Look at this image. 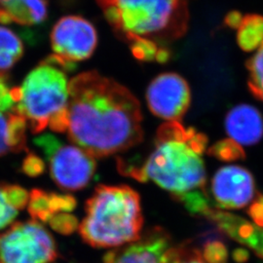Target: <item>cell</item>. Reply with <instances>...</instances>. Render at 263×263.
I'll return each instance as SVG.
<instances>
[{
	"label": "cell",
	"instance_id": "6da1fadb",
	"mask_svg": "<svg viewBox=\"0 0 263 263\" xmlns=\"http://www.w3.org/2000/svg\"><path fill=\"white\" fill-rule=\"evenodd\" d=\"M141 104L131 92L97 71L68 83L66 133L94 158L128 151L143 140Z\"/></svg>",
	"mask_w": 263,
	"mask_h": 263
},
{
	"label": "cell",
	"instance_id": "7a4b0ae2",
	"mask_svg": "<svg viewBox=\"0 0 263 263\" xmlns=\"http://www.w3.org/2000/svg\"><path fill=\"white\" fill-rule=\"evenodd\" d=\"M207 137L179 122L163 124L156 136L154 149L147 160L136 166L119 161L120 172L146 182L152 180L170 192L192 215L206 216L210 200L206 191V169L202 154Z\"/></svg>",
	"mask_w": 263,
	"mask_h": 263
},
{
	"label": "cell",
	"instance_id": "3957f363",
	"mask_svg": "<svg viewBox=\"0 0 263 263\" xmlns=\"http://www.w3.org/2000/svg\"><path fill=\"white\" fill-rule=\"evenodd\" d=\"M85 213L78 229L82 240L93 248L121 247L141 238V199L127 185H99L88 199Z\"/></svg>",
	"mask_w": 263,
	"mask_h": 263
},
{
	"label": "cell",
	"instance_id": "277c9868",
	"mask_svg": "<svg viewBox=\"0 0 263 263\" xmlns=\"http://www.w3.org/2000/svg\"><path fill=\"white\" fill-rule=\"evenodd\" d=\"M97 1L109 25L129 42L141 38L156 43L174 40L187 28V7L183 0Z\"/></svg>",
	"mask_w": 263,
	"mask_h": 263
},
{
	"label": "cell",
	"instance_id": "5b68a950",
	"mask_svg": "<svg viewBox=\"0 0 263 263\" xmlns=\"http://www.w3.org/2000/svg\"><path fill=\"white\" fill-rule=\"evenodd\" d=\"M68 83L65 67L51 55L16 88L20 112L32 134H39L47 127L57 133H66Z\"/></svg>",
	"mask_w": 263,
	"mask_h": 263
},
{
	"label": "cell",
	"instance_id": "8992f818",
	"mask_svg": "<svg viewBox=\"0 0 263 263\" xmlns=\"http://www.w3.org/2000/svg\"><path fill=\"white\" fill-rule=\"evenodd\" d=\"M34 144L44 155L51 178L61 189L77 191L93 179L96 160L79 146L66 143L51 134L39 136L34 139Z\"/></svg>",
	"mask_w": 263,
	"mask_h": 263
},
{
	"label": "cell",
	"instance_id": "52a82bcc",
	"mask_svg": "<svg viewBox=\"0 0 263 263\" xmlns=\"http://www.w3.org/2000/svg\"><path fill=\"white\" fill-rule=\"evenodd\" d=\"M57 257L53 237L36 220L14 223L0 233V263H54Z\"/></svg>",
	"mask_w": 263,
	"mask_h": 263
},
{
	"label": "cell",
	"instance_id": "ba28073f",
	"mask_svg": "<svg viewBox=\"0 0 263 263\" xmlns=\"http://www.w3.org/2000/svg\"><path fill=\"white\" fill-rule=\"evenodd\" d=\"M98 36L94 26L79 16H66L57 22L51 32L54 56L71 71L76 63L89 59L97 47Z\"/></svg>",
	"mask_w": 263,
	"mask_h": 263
},
{
	"label": "cell",
	"instance_id": "9c48e42d",
	"mask_svg": "<svg viewBox=\"0 0 263 263\" xmlns=\"http://www.w3.org/2000/svg\"><path fill=\"white\" fill-rule=\"evenodd\" d=\"M151 112L168 122H179L187 111L191 93L187 82L177 73L157 76L146 92Z\"/></svg>",
	"mask_w": 263,
	"mask_h": 263
},
{
	"label": "cell",
	"instance_id": "30bf717a",
	"mask_svg": "<svg viewBox=\"0 0 263 263\" xmlns=\"http://www.w3.org/2000/svg\"><path fill=\"white\" fill-rule=\"evenodd\" d=\"M28 124L20 112L16 88L0 73V156L27 151Z\"/></svg>",
	"mask_w": 263,
	"mask_h": 263
},
{
	"label": "cell",
	"instance_id": "8fae6325",
	"mask_svg": "<svg viewBox=\"0 0 263 263\" xmlns=\"http://www.w3.org/2000/svg\"><path fill=\"white\" fill-rule=\"evenodd\" d=\"M255 185L252 174L238 166L218 170L212 180V194L217 207L240 210L247 207L254 197Z\"/></svg>",
	"mask_w": 263,
	"mask_h": 263
},
{
	"label": "cell",
	"instance_id": "7c38bea8",
	"mask_svg": "<svg viewBox=\"0 0 263 263\" xmlns=\"http://www.w3.org/2000/svg\"><path fill=\"white\" fill-rule=\"evenodd\" d=\"M170 248L171 237L166 230L153 227L138 241L108 252L104 256V263H164Z\"/></svg>",
	"mask_w": 263,
	"mask_h": 263
},
{
	"label": "cell",
	"instance_id": "4fadbf2b",
	"mask_svg": "<svg viewBox=\"0 0 263 263\" xmlns=\"http://www.w3.org/2000/svg\"><path fill=\"white\" fill-rule=\"evenodd\" d=\"M226 132L240 145H254L262 139L263 118L252 105L240 104L226 116Z\"/></svg>",
	"mask_w": 263,
	"mask_h": 263
},
{
	"label": "cell",
	"instance_id": "5bb4252c",
	"mask_svg": "<svg viewBox=\"0 0 263 263\" xmlns=\"http://www.w3.org/2000/svg\"><path fill=\"white\" fill-rule=\"evenodd\" d=\"M210 219L226 235L250 247L257 256L263 259V228L252 224L244 218L219 210L213 211Z\"/></svg>",
	"mask_w": 263,
	"mask_h": 263
},
{
	"label": "cell",
	"instance_id": "9a60e30c",
	"mask_svg": "<svg viewBox=\"0 0 263 263\" xmlns=\"http://www.w3.org/2000/svg\"><path fill=\"white\" fill-rule=\"evenodd\" d=\"M46 0H0V23L34 26L47 18Z\"/></svg>",
	"mask_w": 263,
	"mask_h": 263
},
{
	"label": "cell",
	"instance_id": "2e32d148",
	"mask_svg": "<svg viewBox=\"0 0 263 263\" xmlns=\"http://www.w3.org/2000/svg\"><path fill=\"white\" fill-rule=\"evenodd\" d=\"M76 206V199L69 195L48 193L40 189H34L29 194L28 212L36 221L49 222L52 217L70 212Z\"/></svg>",
	"mask_w": 263,
	"mask_h": 263
},
{
	"label": "cell",
	"instance_id": "e0dca14e",
	"mask_svg": "<svg viewBox=\"0 0 263 263\" xmlns=\"http://www.w3.org/2000/svg\"><path fill=\"white\" fill-rule=\"evenodd\" d=\"M29 195L16 184H0V230L10 226L28 205Z\"/></svg>",
	"mask_w": 263,
	"mask_h": 263
},
{
	"label": "cell",
	"instance_id": "ac0fdd59",
	"mask_svg": "<svg viewBox=\"0 0 263 263\" xmlns=\"http://www.w3.org/2000/svg\"><path fill=\"white\" fill-rule=\"evenodd\" d=\"M237 41L246 52L254 51L263 42V17L260 15H247L238 28Z\"/></svg>",
	"mask_w": 263,
	"mask_h": 263
},
{
	"label": "cell",
	"instance_id": "d6986e66",
	"mask_svg": "<svg viewBox=\"0 0 263 263\" xmlns=\"http://www.w3.org/2000/svg\"><path fill=\"white\" fill-rule=\"evenodd\" d=\"M24 55L19 36L9 28L0 27V73H6Z\"/></svg>",
	"mask_w": 263,
	"mask_h": 263
},
{
	"label": "cell",
	"instance_id": "ffe728a7",
	"mask_svg": "<svg viewBox=\"0 0 263 263\" xmlns=\"http://www.w3.org/2000/svg\"><path fill=\"white\" fill-rule=\"evenodd\" d=\"M249 87L254 97L263 101V42L257 52L247 64Z\"/></svg>",
	"mask_w": 263,
	"mask_h": 263
},
{
	"label": "cell",
	"instance_id": "44dd1931",
	"mask_svg": "<svg viewBox=\"0 0 263 263\" xmlns=\"http://www.w3.org/2000/svg\"><path fill=\"white\" fill-rule=\"evenodd\" d=\"M209 152L212 156L221 161H235L245 158V152L242 145L231 139L216 142L215 145L210 148Z\"/></svg>",
	"mask_w": 263,
	"mask_h": 263
},
{
	"label": "cell",
	"instance_id": "7402d4cb",
	"mask_svg": "<svg viewBox=\"0 0 263 263\" xmlns=\"http://www.w3.org/2000/svg\"><path fill=\"white\" fill-rule=\"evenodd\" d=\"M164 263H206L197 249L189 246L171 247L165 254Z\"/></svg>",
	"mask_w": 263,
	"mask_h": 263
},
{
	"label": "cell",
	"instance_id": "603a6c76",
	"mask_svg": "<svg viewBox=\"0 0 263 263\" xmlns=\"http://www.w3.org/2000/svg\"><path fill=\"white\" fill-rule=\"evenodd\" d=\"M131 43V50L133 56L142 62H151L156 61L157 53L159 51L160 46L154 41L148 39H136Z\"/></svg>",
	"mask_w": 263,
	"mask_h": 263
},
{
	"label": "cell",
	"instance_id": "cb8c5ba5",
	"mask_svg": "<svg viewBox=\"0 0 263 263\" xmlns=\"http://www.w3.org/2000/svg\"><path fill=\"white\" fill-rule=\"evenodd\" d=\"M203 258L208 263H227V250L219 241H210L204 246Z\"/></svg>",
	"mask_w": 263,
	"mask_h": 263
},
{
	"label": "cell",
	"instance_id": "d4e9b609",
	"mask_svg": "<svg viewBox=\"0 0 263 263\" xmlns=\"http://www.w3.org/2000/svg\"><path fill=\"white\" fill-rule=\"evenodd\" d=\"M49 223L54 230L62 234H70L78 228V221L76 217L65 213L52 217Z\"/></svg>",
	"mask_w": 263,
	"mask_h": 263
},
{
	"label": "cell",
	"instance_id": "484cf974",
	"mask_svg": "<svg viewBox=\"0 0 263 263\" xmlns=\"http://www.w3.org/2000/svg\"><path fill=\"white\" fill-rule=\"evenodd\" d=\"M23 168H24V172L27 175L30 177H34V176L40 175L43 172L44 164L39 157L30 154L25 159Z\"/></svg>",
	"mask_w": 263,
	"mask_h": 263
},
{
	"label": "cell",
	"instance_id": "4316f807",
	"mask_svg": "<svg viewBox=\"0 0 263 263\" xmlns=\"http://www.w3.org/2000/svg\"><path fill=\"white\" fill-rule=\"evenodd\" d=\"M249 214L256 226L263 228V196L258 195L254 204L249 209Z\"/></svg>",
	"mask_w": 263,
	"mask_h": 263
},
{
	"label": "cell",
	"instance_id": "83f0119b",
	"mask_svg": "<svg viewBox=\"0 0 263 263\" xmlns=\"http://www.w3.org/2000/svg\"><path fill=\"white\" fill-rule=\"evenodd\" d=\"M243 20V16L238 11H232L227 14L226 17V25L231 28H238Z\"/></svg>",
	"mask_w": 263,
	"mask_h": 263
},
{
	"label": "cell",
	"instance_id": "f1b7e54d",
	"mask_svg": "<svg viewBox=\"0 0 263 263\" xmlns=\"http://www.w3.org/2000/svg\"><path fill=\"white\" fill-rule=\"evenodd\" d=\"M234 257H235L236 260L237 261H246L247 259H248V257H249V254H248V252H246L245 250H242V249H240V250H237L235 252V254H234Z\"/></svg>",
	"mask_w": 263,
	"mask_h": 263
}]
</instances>
